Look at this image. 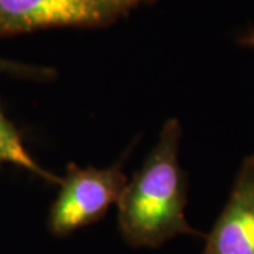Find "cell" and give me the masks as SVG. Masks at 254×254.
Returning a JSON list of instances; mask_svg holds the SVG:
<instances>
[{"mask_svg": "<svg viewBox=\"0 0 254 254\" xmlns=\"http://www.w3.org/2000/svg\"><path fill=\"white\" fill-rule=\"evenodd\" d=\"M180 138L178 119H168L119 199V230L133 247H160L178 235H200L185 219L188 187L178 161Z\"/></svg>", "mask_w": 254, "mask_h": 254, "instance_id": "obj_1", "label": "cell"}, {"mask_svg": "<svg viewBox=\"0 0 254 254\" xmlns=\"http://www.w3.org/2000/svg\"><path fill=\"white\" fill-rule=\"evenodd\" d=\"M126 184L119 164L109 168H81L69 164L50 210V232L58 237L68 236L100 220L113 203H118Z\"/></svg>", "mask_w": 254, "mask_h": 254, "instance_id": "obj_2", "label": "cell"}, {"mask_svg": "<svg viewBox=\"0 0 254 254\" xmlns=\"http://www.w3.org/2000/svg\"><path fill=\"white\" fill-rule=\"evenodd\" d=\"M10 163L23 167L31 173L43 177L50 182H60L61 180L57 178L54 174L43 170L36 160L30 155L24 144L21 143V138L18 136L17 130L10 123L7 118L3 115L0 109V164Z\"/></svg>", "mask_w": 254, "mask_h": 254, "instance_id": "obj_5", "label": "cell"}, {"mask_svg": "<svg viewBox=\"0 0 254 254\" xmlns=\"http://www.w3.org/2000/svg\"><path fill=\"white\" fill-rule=\"evenodd\" d=\"M243 43H245L246 46L253 47V48H254V33H250V34H247V36L243 38Z\"/></svg>", "mask_w": 254, "mask_h": 254, "instance_id": "obj_6", "label": "cell"}, {"mask_svg": "<svg viewBox=\"0 0 254 254\" xmlns=\"http://www.w3.org/2000/svg\"><path fill=\"white\" fill-rule=\"evenodd\" d=\"M140 0H0V34L108 24Z\"/></svg>", "mask_w": 254, "mask_h": 254, "instance_id": "obj_3", "label": "cell"}, {"mask_svg": "<svg viewBox=\"0 0 254 254\" xmlns=\"http://www.w3.org/2000/svg\"><path fill=\"white\" fill-rule=\"evenodd\" d=\"M202 254H254V154L240 165Z\"/></svg>", "mask_w": 254, "mask_h": 254, "instance_id": "obj_4", "label": "cell"}]
</instances>
